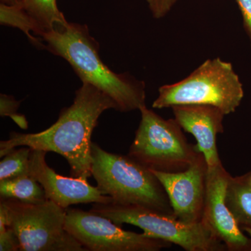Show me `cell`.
Listing matches in <instances>:
<instances>
[{
  "label": "cell",
  "instance_id": "obj_14",
  "mask_svg": "<svg viewBox=\"0 0 251 251\" xmlns=\"http://www.w3.org/2000/svg\"><path fill=\"white\" fill-rule=\"evenodd\" d=\"M20 4L34 23L35 36L39 37L68 23L59 11L57 0H22Z\"/></svg>",
  "mask_w": 251,
  "mask_h": 251
},
{
  "label": "cell",
  "instance_id": "obj_15",
  "mask_svg": "<svg viewBox=\"0 0 251 251\" xmlns=\"http://www.w3.org/2000/svg\"><path fill=\"white\" fill-rule=\"evenodd\" d=\"M0 198H15L32 204H40L48 201L44 188L30 173L0 180Z\"/></svg>",
  "mask_w": 251,
  "mask_h": 251
},
{
  "label": "cell",
  "instance_id": "obj_5",
  "mask_svg": "<svg viewBox=\"0 0 251 251\" xmlns=\"http://www.w3.org/2000/svg\"><path fill=\"white\" fill-rule=\"evenodd\" d=\"M244 96L242 82L232 64L218 57L207 59L186 78L161 86L152 108L211 105L227 115L235 112Z\"/></svg>",
  "mask_w": 251,
  "mask_h": 251
},
{
  "label": "cell",
  "instance_id": "obj_7",
  "mask_svg": "<svg viewBox=\"0 0 251 251\" xmlns=\"http://www.w3.org/2000/svg\"><path fill=\"white\" fill-rule=\"evenodd\" d=\"M90 211L108 218L120 227L125 224L137 226L150 237L176 244L186 251H227L203 221L186 224L174 216L148 208L113 202L94 203Z\"/></svg>",
  "mask_w": 251,
  "mask_h": 251
},
{
  "label": "cell",
  "instance_id": "obj_3",
  "mask_svg": "<svg viewBox=\"0 0 251 251\" xmlns=\"http://www.w3.org/2000/svg\"><path fill=\"white\" fill-rule=\"evenodd\" d=\"M91 173L97 187L113 203L148 208L168 215L174 211L166 190L151 170L130 158L92 144Z\"/></svg>",
  "mask_w": 251,
  "mask_h": 251
},
{
  "label": "cell",
  "instance_id": "obj_22",
  "mask_svg": "<svg viewBox=\"0 0 251 251\" xmlns=\"http://www.w3.org/2000/svg\"><path fill=\"white\" fill-rule=\"evenodd\" d=\"M0 1H1V4L12 6V5L20 4L22 0H0Z\"/></svg>",
  "mask_w": 251,
  "mask_h": 251
},
{
  "label": "cell",
  "instance_id": "obj_16",
  "mask_svg": "<svg viewBox=\"0 0 251 251\" xmlns=\"http://www.w3.org/2000/svg\"><path fill=\"white\" fill-rule=\"evenodd\" d=\"M0 21L4 25L17 27L22 30L29 38L31 44L36 47L44 49V44L40 38L35 36L36 28L34 23L23 9L21 4L9 6L4 4H0Z\"/></svg>",
  "mask_w": 251,
  "mask_h": 251
},
{
  "label": "cell",
  "instance_id": "obj_9",
  "mask_svg": "<svg viewBox=\"0 0 251 251\" xmlns=\"http://www.w3.org/2000/svg\"><path fill=\"white\" fill-rule=\"evenodd\" d=\"M208 166L202 153L186 171L179 173L152 171L169 198L175 217L186 224L202 221Z\"/></svg>",
  "mask_w": 251,
  "mask_h": 251
},
{
  "label": "cell",
  "instance_id": "obj_10",
  "mask_svg": "<svg viewBox=\"0 0 251 251\" xmlns=\"http://www.w3.org/2000/svg\"><path fill=\"white\" fill-rule=\"evenodd\" d=\"M230 175L223 166L207 170L202 221L227 247V251L246 250L251 240L246 237L226 204V190Z\"/></svg>",
  "mask_w": 251,
  "mask_h": 251
},
{
  "label": "cell",
  "instance_id": "obj_11",
  "mask_svg": "<svg viewBox=\"0 0 251 251\" xmlns=\"http://www.w3.org/2000/svg\"><path fill=\"white\" fill-rule=\"evenodd\" d=\"M46 153L43 150L31 149L29 173L44 188L48 200L64 209L74 204L113 202L110 196L91 186L87 180L57 174L46 163Z\"/></svg>",
  "mask_w": 251,
  "mask_h": 251
},
{
  "label": "cell",
  "instance_id": "obj_6",
  "mask_svg": "<svg viewBox=\"0 0 251 251\" xmlns=\"http://www.w3.org/2000/svg\"><path fill=\"white\" fill-rule=\"evenodd\" d=\"M128 155L152 171L179 173L187 170L201 151L188 143L176 120H166L146 105Z\"/></svg>",
  "mask_w": 251,
  "mask_h": 251
},
{
  "label": "cell",
  "instance_id": "obj_1",
  "mask_svg": "<svg viewBox=\"0 0 251 251\" xmlns=\"http://www.w3.org/2000/svg\"><path fill=\"white\" fill-rule=\"evenodd\" d=\"M110 109L117 110L110 97L90 84L82 83L72 105L62 109L55 123L39 133L11 132L9 139L0 142V157L22 146L52 151L67 160L72 177L87 180L92 176V133L99 117Z\"/></svg>",
  "mask_w": 251,
  "mask_h": 251
},
{
  "label": "cell",
  "instance_id": "obj_23",
  "mask_svg": "<svg viewBox=\"0 0 251 251\" xmlns=\"http://www.w3.org/2000/svg\"><path fill=\"white\" fill-rule=\"evenodd\" d=\"M242 230L245 231L251 237V227H242Z\"/></svg>",
  "mask_w": 251,
  "mask_h": 251
},
{
  "label": "cell",
  "instance_id": "obj_12",
  "mask_svg": "<svg viewBox=\"0 0 251 251\" xmlns=\"http://www.w3.org/2000/svg\"><path fill=\"white\" fill-rule=\"evenodd\" d=\"M171 108L181 128L196 138V146L204 155L208 169L221 164L216 142L217 135L224 132V112L205 105H175Z\"/></svg>",
  "mask_w": 251,
  "mask_h": 251
},
{
  "label": "cell",
  "instance_id": "obj_18",
  "mask_svg": "<svg viewBox=\"0 0 251 251\" xmlns=\"http://www.w3.org/2000/svg\"><path fill=\"white\" fill-rule=\"evenodd\" d=\"M20 105L21 102L16 100L14 97L1 94L0 97V115L1 117L9 116L21 128L27 129L28 123L25 117L17 113Z\"/></svg>",
  "mask_w": 251,
  "mask_h": 251
},
{
  "label": "cell",
  "instance_id": "obj_4",
  "mask_svg": "<svg viewBox=\"0 0 251 251\" xmlns=\"http://www.w3.org/2000/svg\"><path fill=\"white\" fill-rule=\"evenodd\" d=\"M67 209L48 200L40 204L0 198V230L10 227L21 251H87L65 229Z\"/></svg>",
  "mask_w": 251,
  "mask_h": 251
},
{
  "label": "cell",
  "instance_id": "obj_20",
  "mask_svg": "<svg viewBox=\"0 0 251 251\" xmlns=\"http://www.w3.org/2000/svg\"><path fill=\"white\" fill-rule=\"evenodd\" d=\"M177 0H146L153 17L159 19L171 11Z\"/></svg>",
  "mask_w": 251,
  "mask_h": 251
},
{
  "label": "cell",
  "instance_id": "obj_19",
  "mask_svg": "<svg viewBox=\"0 0 251 251\" xmlns=\"http://www.w3.org/2000/svg\"><path fill=\"white\" fill-rule=\"evenodd\" d=\"M20 251L19 242L10 227L0 230V251Z\"/></svg>",
  "mask_w": 251,
  "mask_h": 251
},
{
  "label": "cell",
  "instance_id": "obj_2",
  "mask_svg": "<svg viewBox=\"0 0 251 251\" xmlns=\"http://www.w3.org/2000/svg\"><path fill=\"white\" fill-rule=\"evenodd\" d=\"M44 49L65 59L82 81L107 94L122 112L146 105L145 84L126 74L114 72L100 59L99 45L87 25L68 22L39 36Z\"/></svg>",
  "mask_w": 251,
  "mask_h": 251
},
{
  "label": "cell",
  "instance_id": "obj_21",
  "mask_svg": "<svg viewBox=\"0 0 251 251\" xmlns=\"http://www.w3.org/2000/svg\"><path fill=\"white\" fill-rule=\"evenodd\" d=\"M242 12L245 30L250 40L251 47V0H237Z\"/></svg>",
  "mask_w": 251,
  "mask_h": 251
},
{
  "label": "cell",
  "instance_id": "obj_13",
  "mask_svg": "<svg viewBox=\"0 0 251 251\" xmlns=\"http://www.w3.org/2000/svg\"><path fill=\"white\" fill-rule=\"evenodd\" d=\"M226 204L241 227H251V182L247 175L229 176Z\"/></svg>",
  "mask_w": 251,
  "mask_h": 251
},
{
  "label": "cell",
  "instance_id": "obj_17",
  "mask_svg": "<svg viewBox=\"0 0 251 251\" xmlns=\"http://www.w3.org/2000/svg\"><path fill=\"white\" fill-rule=\"evenodd\" d=\"M18 148L3 156L0 162V180L29 174L31 149L27 146Z\"/></svg>",
  "mask_w": 251,
  "mask_h": 251
},
{
  "label": "cell",
  "instance_id": "obj_8",
  "mask_svg": "<svg viewBox=\"0 0 251 251\" xmlns=\"http://www.w3.org/2000/svg\"><path fill=\"white\" fill-rule=\"evenodd\" d=\"M65 229L90 251H159L172 244L161 239L124 230L108 218L79 209H67Z\"/></svg>",
  "mask_w": 251,
  "mask_h": 251
}]
</instances>
